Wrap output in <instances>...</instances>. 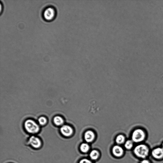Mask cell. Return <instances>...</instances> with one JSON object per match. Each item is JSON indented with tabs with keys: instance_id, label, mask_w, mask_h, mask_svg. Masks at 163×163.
Wrapping results in <instances>:
<instances>
[{
	"instance_id": "1",
	"label": "cell",
	"mask_w": 163,
	"mask_h": 163,
	"mask_svg": "<svg viewBox=\"0 0 163 163\" xmlns=\"http://www.w3.org/2000/svg\"><path fill=\"white\" fill-rule=\"evenodd\" d=\"M24 127L28 133L32 135L38 133L40 130L39 125L31 119H28L25 121Z\"/></svg>"
},
{
	"instance_id": "2",
	"label": "cell",
	"mask_w": 163,
	"mask_h": 163,
	"mask_svg": "<svg viewBox=\"0 0 163 163\" xmlns=\"http://www.w3.org/2000/svg\"><path fill=\"white\" fill-rule=\"evenodd\" d=\"M26 144L35 150L41 149L43 146V141L40 138L34 135L29 138L26 141Z\"/></svg>"
},
{
	"instance_id": "3",
	"label": "cell",
	"mask_w": 163,
	"mask_h": 163,
	"mask_svg": "<svg viewBox=\"0 0 163 163\" xmlns=\"http://www.w3.org/2000/svg\"><path fill=\"white\" fill-rule=\"evenodd\" d=\"M134 152L135 155L138 157L144 159L148 155L149 149L146 145L140 144L134 148Z\"/></svg>"
},
{
	"instance_id": "4",
	"label": "cell",
	"mask_w": 163,
	"mask_h": 163,
	"mask_svg": "<svg viewBox=\"0 0 163 163\" xmlns=\"http://www.w3.org/2000/svg\"><path fill=\"white\" fill-rule=\"evenodd\" d=\"M145 133L143 130L140 129H137L133 133L132 140L133 142L136 143H140L145 140Z\"/></svg>"
},
{
	"instance_id": "5",
	"label": "cell",
	"mask_w": 163,
	"mask_h": 163,
	"mask_svg": "<svg viewBox=\"0 0 163 163\" xmlns=\"http://www.w3.org/2000/svg\"><path fill=\"white\" fill-rule=\"evenodd\" d=\"M56 14L55 9L52 7H48L46 8L44 11L43 16L46 20L51 21L54 19Z\"/></svg>"
},
{
	"instance_id": "6",
	"label": "cell",
	"mask_w": 163,
	"mask_h": 163,
	"mask_svg": "<svg viewBox=\"0 0 163 163\" xmlns=\"http://www.w3.org/2000/svg\"><path fill=\"white\" fill-rule=\"evenodd\" d=\"M60 132L62 136L66 137H69L72 135L73 131L69 125H64L60 128Z\"/></svg>"
},
{
	"instance_id": "7",
	"label": "cell",
	"mask_w": 163,
	"mask_h": 163,
	"mask_svg": "<svg viewBox=\"0 0 163 163\" xmlns=\"http://www.w3.org/2000/svg\"><path fill=\"white\" fill-rule=\"evenodd\" d=\"M152 156L157 159H161L163 158V149L158 147L154 149L152 152Z\"/></svg>"
},
{
	"instance_id": "8",
	"label": "cell",
	"mask_w": 163,
	"mask_h": 163,
	"mask_svg": "<svg viewBox=\"0 0 163 163\" xmlns=\"http://www.w3.org/2000/svg\"><path fill=\"white\" fill-rule=\"evenodd\" d=\"M124 150L123 148L119 145H115L113 147L112 152L116 157H119L123 154Z\"/></svg>"
},
{
	"instance_id": "9",
	"label": "cell",
	"mask_w": 163,
	"mask_h": 163,
	"mask_svg": "<svg viewBox=\"0 0 163 163\" xmlns=\"http://www.w3.org/2000/svg\"><path fill=\"white\" fill-rule=\"evenodd\" d=\"M84 138L86 142L91 143L94 140L95 138V134L92 131H88L85 133Z\"/></svg>"
},
{
	"instance_id": "10",
	"label": "cell",
	"mask_w": 163,
	"mask_h": 163,
	"mask_svg": "<svg viewBox=\"0 0 163 163\" xmlns=\"http://www.w3.org/2000/svg\"><path fill=\"white\" fill-rule=\"evenodd\" d=\"M53 121L54 124L58 126H62L64 122L63 119L59 116H55L53 118Z\"/></svg>"
},
{
	"instance_id": "11",
	"label": "cell",
	"mask_w": 163,
	"mask_h": 163,
	"mask_svg": "<svg viewBox=\"0 0 163 163\" xmlns=\"http://www.w3.org/2000/svg\"><path fill=\"white\" fill-rule=\"evenodd\" d=\"M90 157L93 160H96L99 156V152L95 150H93L90 153Z\"/></svg>"
},
{
	"instance_id": "12",
	"label": "cell",
	"mask_w": 163,
	"mask_h": 163,
	"mask_svg": "<svg viewBox=\"0 0 163 163\" xmlns=\"http://www.w3.org/2000/svg\"><path fill=\"white\" fill-rule=\"evenodd\" d=\"M81 151L84 153L88 152L90 149L89 145L86 143H83L80 146Z\"/></svg>"
},
{
	"instance_id": "13",
	"label": "cell",
	"mask_w": 163,
	"mask_h": 163,
	"mask_svg": "<svg viewBox=\"0 0 163 163\" xmlns=\"http://www.w3.org/2000/svg\"><path fill=\"white\" fill-rule=\"evenodd\" d=\"M125 141V138L122 135H120L118 136L116 139V142L117 144H121L124 143Z\"/></svg>"
},
{
	"instance_id": "14",
	"label": "cell",
	"mask_w": 163,
	"mask_h": 163,
	"mask_svg": "<svg viewBox=\"0 0 163 163\" xmlns=\"http://www.w3.org/2000/svg\"><path fill=\"white\" fill-rule=\"evenodd\" d=\"M38 122L41 126H43L47 124V120L45 117L42 116L38 119Z\"/></svg>"
},
{
	"instance_id": "15",
	"label": "cell",
	"mask_w": 163,
	"mask_h": 163,
	"mask_svg": "<svg viewBox=\"0 0 163 163\" xmlns=\"http://www.w3.org/2000/svg\"><path fill=\"white\" fill-rule=\"evenodd\" d=\"M133 146V142L131 140H128L125 144V147L127 149H131Z\"/></svg>"
},
{
	"instance_id": "16",
	"label": "cell",
	"mask_w": 163,
	"mask_h": 163,
	"mask_svg": "<svg viewBox=\"0 0 163 163\" xmlns=\"http://www.w3.org/2000/svg\"><path fill=\"white\" fill-rule=\"evenodd\" d=\"M79 163H93V162L88 159L84 158L82 159Z\"/></svg>"
},
{
	"instance_id": "17",
	"label": "cell",
	"mask_w": 163,
	"mask_h": 163,
	"mask_svg": "<svg viewBox=\"0 0 163 163\" xmlns=\"http://www.w3.org/2000/svg\"><path fill=\"white\" fill-rule=\"evenodd\" d=\"M141 163H150L149 161L146 159H144L142 160Z\"/></svg>"
},
{
	"instance_id": "18",
	"label": "cell",
	"mask_w": 163,
	"mask_h": 163,
	"mask_svg": "<svg viewBox=\"0 0 163 163\" xmlns=\"http://www.w3.org/2000/svg\"><path fill=\"white\" fill-rule=\"evenodd\" d=\"M162 148L163 149V144H162Z\"/></svg>"
}]
</instances>
